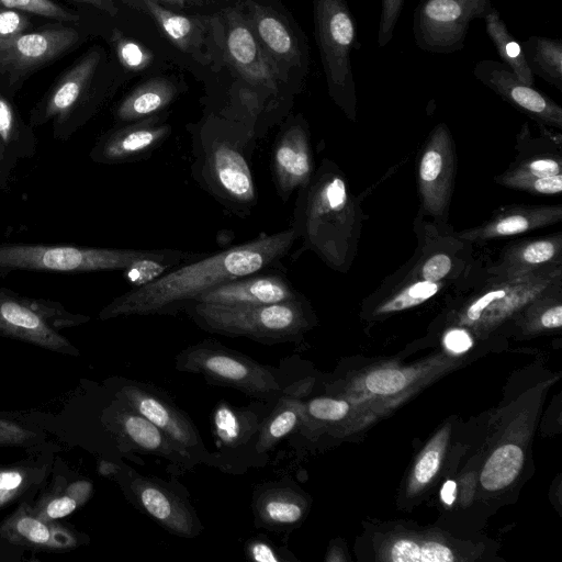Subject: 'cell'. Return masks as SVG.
Masks as SVG:
<instances>
[{"mask_svg": "<svg viewBox=\"0 0 562 562\" xmlns=\"http://www.w3.org/2000/svg\"><path fill=\"white\" fill-rule=\"evenodd\" d=\"M296 240L290 226L217 252H205L150 283L131 288L105 305L99 318L176 315L210 289L257 271L280 269Z\"/></svg>", "mask_w": 562, "mask_h": 562, "instance_id": "6da1fadb", "label": "cell"}, {"mask_svg": "<svg viewBox=\"0 0 562 562\" xmlns=\"http://www.w3.org/2000/svg\"><path fill=\"white\" fill-rule=\"evenodd\" d=\"M191 135L190 172L195 183L238 217L258 204L252 157L258 138L244 124L210 114L188 126Z\"/></svg>", "mask_w": 562, "mask_h": 562, "instance_id": "7a4b0ae2", "label": "cell"}, {"mask_svg": "<svg viewBox=\"0 0 562 562\" xmlns=\"http://www.w3.org/2000/svg\"><path fill=\"white\" fill-rule=\"evenodd\" d=\"M360 211L340 169L324 159L297 191L291 227L304 249L329 268L346 271L356 252Z\"/></svg>", "mask_w": 562, "mask_h": 562, "instance_id": "3957f363", "label": "cell"}, {"mask_svg": "<svg viewBox=\"0 0 562 562\" xmlns=\"http://www.w3.org/2000/svg\"><path fill=\"white\" fill-rule=\"evenodd\" d=\"M183 312L205 331L245 337L267 345L293 341L313 322V312L305 297L263 305L190 302Z\"/></svg>", "mask_w": 562, "mask_h": 562, "instance_id": "277c9868", "label": "cell"}, {"mask_svg": "<svg viewBox=\"0 0 562 562\" xmlns=\"http://www.w3.org/2000/svg\"><path fill=\"white\" fill-rule=\"evenodd\" d=\"M315 38L319 49L328 93L353 120L356 83L351 53L357 44V27L347 0H313Z\"/></svg>", "mask_w": 562, "mask_h": 562, "instance_id": "5b68a950", "label": "cell"}, {"mask_svg": "<svg viewBox=\"0 0 562 562\" xmlns=\"http://www.w3.org/2000/svg\"><path fill=\"white\" fill-rule=\"evenodd\" d=\"M149 249L0 244V278L13 271L69 273L124 271L145 257Z\"/></svg>", "mask_w": 562, "mask_h": 562, "instance_id": "8992f818", "label": "cell"}, {"mask_svg": "<svg viewBox=\"0 0 562 562\" xmlns=\"http://www.w3.org/2000/svg\"><path fill=\"white\" fill-rule=\"evenodd\" d=\"M176 367L179 371L200 373L215 383L257 398L268 400L281 391L272 368L213 340L201 341L179 352Z\"/></svg>", "mask_w": 562, "mask_h": 562, "instance_id": "52a82bcc", "label": "cell"}, {"mask_svg": "<svg viewBox=\"0 0 562 562\" xmlns=\"http://www.w3.org/2000/svg\"><path fill=\"white\" fill-rule=\"evenodd\" d=\"M491 0H419L413 13V36L422 50L452 54L464 47L470 23L483 19Z\"/></svg>", "mask_w": 562, "mask_h": 562, "instance_id": "ba28073f", "label": "cell"}, {"mask_svg": "<svg viewBox=\"0 0 562 562\" xmlns=\"http://www.w3.org/2000/svg\"><path fill=\"white\" fill-rule=\"evenodd\" d=\"M76 325L87 317L67 313L57 303L22 297L0 289V333L36 346L78 355L77 349L49 324Z\"/></svg>", "mask_w": 562, "mask_h": 562, "instance_id": "9c48e42d", "label": "cell"}, {"mask_svg": "<svg viewBox=\"0 0 562 562\" xmlns=\"http://www.w3.org/2000/svg\"><path fill=\"white\" fill-rule=\"evenodd\" d=\"M562 277V266L535 271L521 277L491 278L479 293L459 312V323L492 326L519 312L528 302Z\"/></svg>", "mask_w": 562, "mask_h": 562, "instance_id": "30bf717a", "label": "cell"}, {"mask_svg": "<svg viewBox=\"0 0 562 562\" xmlns=\"http://www.w3.org/2000/svg\"><path fill=\"white\" fill-rule=\"evenodd\" d=\"M270 169L276 192L288 202L314 175V157L306 120L290 116L277 134L271 149Z\"/></svg>", "mask_w": 562, "mask_h": 562, "instance_id": "8fae6325", "label": "cell"}, {"mask_svg": "<svg viewBox=\"0 0 562 562\" xmlns=\"http://www.w3.org/2000/svg\"><path fill=\"white\" fill-rule=\"evenodd\" d=\"M78 40L79 33L63 24L22 33L0 44V75H7L10 85L16 83L66 54Z\"/></svg>", "mask_w": 562, "mask_h": 562, "instance_id": "7c38bea8", "label": "cell"}, {"mask_svg": "<svg viewBox=\"0 0 562 562\" xmlns=\"http://www.w3.org/2000/svg\"><path fill=\"white\" fill-rule=\"evenodd\" d=\"M454 175V143L447 125L439 123L431 131L418 164L422 206L438 222H446Z\"/></svg>", "mask_w": 562, "mask_h": 562, "instance_id": "4fadbf2b", "label": "cell"}, {"mask_svg": "<svg viewBox=\"0 0 562 562\" xmlns=\"http://www.w3.org/2000/svg\"><path fill=\"white\" fill-rule=\"evenodd\" d=\"M100 58V49L93 47L67 69L32 110L30 125L37 127L53 121L54 136L60 138L74 112L88 95Z\"/></svg>", "mask_w": 562, "mask_h": 562, "instance_id": "5bb4252c", "label": "cell"}, {"mask_svg": "<svg viewBox=\"0 0 562 562\" xmlns=\"http://www.w3.org/2000/svg\"><path fill=\"white\" fill-rule=\"evenodd\" d=\"M172 126L162 113L117 125L103 134L90 151L98 164L120 165L148 159L170 136Z\"/></svg>", "mask_w": 562, "mask_h": 562, "instance_id": "9a60e30c", "label": "cell"}, {"mask_svg": "<svg viewBox=\"0 0 562 562\" xmlns=\"http://www.w3.org/2000/svg\"><path fill=\"white\" fill-rule=\"evenodd\" d=\"M473 75L540 126L562 128V108L547 94L519 80L504 63L492 59L480 60L473 67Z\"/></svg>", "mask_w": 562, "mask_h": 562, "instance_id": "2e32d148", "label": "cell"}, {"mask_svg": "<svg viewBox=\"0 0 562 562\" xmlns=\"http://www.w3.org/2000/svg\"><path fill=\"white\" fill-rule=\"evenodd\" d=\"M280 269L257 271L217 285L192 302L263 305L304 299Z\"/></svg>", "mask_w": 562, "mask_h": 562, "instance_id": "e0dca14e", "label": "cell"}, {"mask_svg": "<svg viewBox=\"0 0 562 562\" xmlns=\"http://www.w3.org/2000/svg\"><path fill=\"white\" fill-rule=\"evenodd\" d=\"M119 397L131 411L159 427L188 453L202 447L199 432L188 416L162 395L144 385L127 384L120 390Z\"/></svg>", "mask_w": 562, "mask_h": 562, "instance_id": "ac0fdd59", "label": "cell"}, {"mask_svg": "<svg viewBox=\"0 0 562 562\" xmlns=\"http://www.w3.org/2000/svg\"><path fill=\"white\" fill-rule=\"evenodd\" d=\"M168 40L181 52L202 64L214 59L218 18L176 13L154 0H142Z\"/></svg>", "mask_w": 562, "mask_h": 562, "instance_id": "d6986e66", "label": "cell"}, {"mask_svg": "<svg viewBox=\"0 0 562 562\" xmlns=\"http://www.w3.org/2000/svg\"><path fill=\"white\" fill-rule=\"evenodd\" d=\"M130 491L138 506L169 532L184 538L201 532L202 525L193 508L162 484L135 475Z\"/></svg>", "mask_w": 562, "mask_h": 562, "instance_id": "ffe728a7", "label": "cell"}, {"mask_svg": "<svg viewBox=\"0 0 562 562\" xmlns=\"http://www.w3.org/2000/svg\"><path fill=\"white\" fill-rule=\"evenodd\" d=\"M247 21L280 77L285 69H303L305 53L291 29L270 8L247 1Z\"/></svg>", "mask_w": 562, "mask_h": 562, "instance_id": "44dd1931", "label": "cell"}, {"mask_svg": "<svg viewBox=\"0 0 562 562\" xmlns=\"http://www.w3.org/2000/svg\"><path fill=\"white\" fill-rule=\"evenodd\" d=\"M562 205H513L499 209L479 226L461 231L456 236L469 243L518 235L560 223Z\"/></svg>", "mask_w": 562, "mask_h": 562, "instance_id": "7402d4cb", "label": "cell"}, {"mask_svg": "<svg viewBox=\"0 0 562 562\" xmlns=\"http://www.w3.org/2000/svg\"><path fill=\"white\" fill-rule=\"evenodd\" d=\"M558 266H562L561 233L507 246L488 272L493 278L509 279Z\"/></svg>", "mask_w": 562, "mask_h": 562, "instance_id": "603a6c76", "label": "cell"}, {"mask_svg": "<svg viewBox=\"0 0 562 562\" xmlns=\"http://www.w3.org/2000/svg\"><path fill=\"white\" fill-rule=\"evenodd\" d=\"M31 508L21 505L0 526V536L14 544L50 550L69 549L77 544L70 531L54 521L42 520Z\"/></svg>", "mask_w": 562, "mask_h": 562, "instance_id": "cb8c5ba5", "label": "cell"}, {"mask_svg": "<svg viewBox=\"0 0 562 562\" xmlns=\"http://www.w3.org/2000/svg\"><path fill=\"white\" fill-rule=\"evenodd\" d=\"M179 92L175 82L167 78H151L125 95L115 109L117 125L140 121L162 113Z\"/></svg>", "mask_w": 562, "mask_h": 562, "instance_id": "d4e9b609", "label": "cell"}, {"mask_svg": "<svg viewBox=\"0 0 562 562\" xmlns=\"http://www.w3.org/2000/svg\"><path fill=\"white\" fill-rule=\"evenodd\" d=\"M256 519L261 526L285 529L299 524L305 513L301 494L288 486H272L261 491L254 502Z\"/></svg>", "mask_w": 562, "mask_h": 562, "instance_id": "484cf974", "label": "cell"}, {"mask_svg": "<svg viewBox=\"0 0 562 562\" xmlns=\"http://www.w3.org/2000/svg\"><path fill=\"white\" fill-rule=\"evenodd\" d=\"M117 425L123 436L138 449L175 461L191 457L159 427L131 409L117 416Z\"/></svg>", "mask_w": 562, "mask_h": 562, "instance_id": "4316f807", "label": "cell"}, {"mask_svg": "<svg viewBox=\"0 0 562 562\" xmlns=\"http://www.w3.org/2000/svg\"><path fill=\"white\" fill-rule=\"evenodd\" d=\"M530 72L558 90H562V42L540 35H531L520 43Z\"/></svg>", "mask_w": 562, "mask_h": 562, "instance_id": "83f0119b", "label": "cell"}, {"mask_svg": "<svg viewBox=\"0 0 562 562\" xmlns=\"http://www.w3.org/2000/svg\"><path fill=\"white\" fill-rule=\"evenodd\" d=\"M485 30L502 60L524 83L535 87L533 75L530 72L520 43L508 31L501 13L494 7L483 18Z\"/></svg>", "mask_w": 562, "mask_h": 562, "instance_id": "f1b7e54d", "label": "cell"}, {"mask_svg": "<svg viewBox=\"0 0 562 562\" xmlns=\"http://www.w3.org/2000/svg\"><path fill=\"white\" fill-rule=\"evenodd\" d=\"M204 254L180 249H149L145 257L123 271L124 277L132 284V288H138Z\"/></svg>", "mask_w": 562, "mask_h": 562, "instance_id": "f546056e", "label": "cell"}, {"mask_svg": "<svg viewBox=\"0 0 562 562\" xmlns=\"http://www.w3.org/2000/svg\"><path fill=\"white\" fill-rule=\"evenodd\" d=\"M524 452L515 443H505L497 447L484 463L480 483L490 492L509 486L519 475L524 465Z\"/></svg>", "mask_w": 562, "mask_h": 562, "instance_id": "4dcf8cb0", "label": "cell"}, {"mask_svg": "<svg viewBox=\"0 0 562 562\" xmlns=\"http://www.w3.org/2000/svg\"><path fill=\"white\" fill-rule=\"evenodd\" d=\"M92 493L90 481H75L63 486L56 487L46 494L32 513L45 521H54L64 518L82 506Z\"/></svg>", "mask_w": 562, "mask_h": 562, "instance_id": "1f68e13d", "label": "cell"}, {"mask_svg": "<svg viewBox=\"0 0 562 562\" xmlns=\"http://www.w3.org/2000/svg\"><path fill=\"white\" fill-rule=\"evenodd\" d=\"M384 560L393 562H452L449 546L436 540L400 538L390 543Z\"/></svg>", "mask_w": 562, "mask_h": 562, "instance_id": "d6a6232c", "label": "cell"}, {"mask_svg": "<svg viewBox=\"0 0 562 562\" xmlns=\"http://www.w3.org/2000/svg\"><path fill=\"white\" fill-rule=\"evenodd\" d=\"M561 290L562 282L559 278L521 308L526 312L528 326L542 329H557L562 326Z\"/></svg>", "mask_w": 562, "mask_h": 562, "instance_id": "836d02e7", "label": "cell"}, {"mask_svg": "<svg viewBox=\"0 0 562 562\" xmlns=\"http://www.w3.org/2000/svg\"><path fill=\"white\" fill-rule=\"evenodd\" d=\"M445 285L443 281L406 280L378 304L374 314L386 315L415 307L435 296Z\"/></svg>", "mask_w": 562, "mask_h": 562, "instance_id": "e575fe53", "label": "cell"}, {"mask_svg": "<svg viewBox=\"0 0 562 562\" xmlns=\"http://www.w3.org/2000/svg\"><path fill=\"white\" fill-rule=\"evenodd\" d=\"M423 251L408 271L406 280H426L431 282H446V279L453 277L457 272L454 254L449 249L432 246L428 240Z\"/></svg>", "mask_w": 562, "mask_h": 562, "instance_id": "d590c367", "label": "cell"}, {"mask_svg": "<svg viewBox=\"0 0 562 562\" xmlns=\"http://www.w3.org/2000/svg\"><path fill=\"white\" fill-rule=\"evenodd\" d=\"M301 405L299 402L282 398L263 424L256 448L259 452L270 450L277 442L293 431L301 422Z\"/></svg>", "mask_w": 562, "mask_h": 562, "instance_id": "8d00e7d4", "label": "cell"}, {"mask_svg": "<svg viewBox=\"0 0 562 562\" xmlns=\"http://www.w3.org/2000/svg\"><path fill=\"white\" fill-rule=\"evenodd\" d=\"M560 154H533L516 160L512 167L495 178L502 184L505 181L519 178H541L559 175L562 171Z\"/></svg>", "mask_w": 562, "mask_h": 562, "instance_id": "74e56055", "label": "cell"}, {"mask_svg": "<svg viewBox=\"0 0 562 562\" xmlns=\"http://www.w3.org/2000/svg\"><path fill=\"white\" fill-rule=\"evenodd\" d=\"M448 430L442 429L426 446L419 459L415 463L411 488L416 491L429 483L439 470Z\"/></svg>", "mask_w": 562, "mask_h": 562, "instance_id": "f35d334b", "label": "cell"}, {"mask_svg": "<svg viewBox=\"0 0 562 562\" xmlns=\"http://www.w3.org/2000/svg\"><path fill=\"white\" fill-rule=\"evenodd\" d=\"M111 41L116 57L125 69L137 72L151 64L153 53L140 43L124 36L119 30L113 31Z\"/></svg>", "mask_w": 562, "mask_h": 562, "instance_id": "ab89813d", "label": "cell"}, {"mask_svg": "<svg viewBox=\"0 0 562 562\" xmlns=\"http://www.w3.org/2000/svg\"><path fill=\"white\" fill-rule=\"evenodd\" d=\"M0 5L60 22H77L79 15L58 5L53 0H0Z\"/></svg>", "mask_w": 562, "mask_h": 562, "instance_id": "60d3db41", "label": "cell"}, {"mask_svg": "<svg viewBox=\"0 0 562 562\" xmlns=\"http://www.w3.org/2000/svg\"><path fill=\"white\" fill-rule=\"evenodd\" d=\"M408 383V376L400 369H378L364 380L369 392L376 395H391L401 392Z\"/></svg>", "mask_w": 562, "mask_h": 562, "instance_id": "b9f144b4", "label": "cell"}, {"mask_svg": "<svg viewBox=\"0 0 562 562\" xmlns=\"http://www.w3.org/2000/svg\"><path fill=\"white\" fill-rule=\"evenodd\" d=\"M22 124L12 104L0 94V139L4 147L18 151L22 139Z\"/></svg>", "mask_w": 562, "mask_h": 562, "instance_id": "7bdbcfd3", "label": "cell"}, {"mask_svg": "<svg viewBox=\"0 0 562 562\" xmlns=\"http://www.w3.org/2000/svg\"><path fill=\"white\" fill-rule=\"evenodd\" d=\"M502 186L532 194H560L562 190V173L541 178L513 179L503 182Z\"/></svg>", "mask_w": 562, "mask_h": 562, "instance_id": "ee69618b", "label": "cell"}, {"mask_svg": "<svg viewBox=\"0 0 562 562\" xmlns=\"http://www.w3.org/2000/svg\"><path fill=\"white\" fill-rule=\"evenodd\" d=\"M404 3L405 0H381V13L376 34L379 47L386 46L393 38Z\"/></svg>", "mask_w": 562, "mask_h": 562, "instance_id": "f6af8a7d", "label": "cell"}, {"mask_svg": "<svg viewBox=\"0 0 562 562\" xmlns=\"http://www.w3.org/2000/svg\"><path fill=\"white\" fill-rule=\"evenodd\" d=\"M349 409L348 402L330 397H316L307 404V413L313 418L323 422L341 420L348 415Z\"/></svg>", "mask_w": 562, "mask_h": 562, "instance_id": "bcb514c9", "label": "cell"}, {"mask_svg": "<svg viewBox=\"0 0 562 562\" xmlns=\"http://www.w3.org/2000/svg\"><path fill=\"white\" fill-rule=\"evenodd\" d=\"M30 26L26 12L0 5V44L25 33Z\"/></svg>", "mask_w": 562, "mask_h": 562, "instance_id": "7dc6e473", "label": "cell"}, {"mask_svg": "<svg viewBox=\"0 0 562 562\" xmlns=\"http://www.w3.org/2000/svg\"><path fill=\"white\" fill-rule=\"evenodd\" d=\"M26 475L18 469L0 471V507L12 501L25 485Z\"/></svg>", "mask_w": 562, "mask_h": 562, "instance_id": "c3c4849f", "label": "cell"}, {"mask_svg": "<svg viewBox=\"0 0 562 562\" xmlns=\"http://www.w3.org/2000/svg\"><path fill=\"white\" fill-rule=\"evenodd\" d=\"M36 435L19 424L0 419V447L24 446L34 440Z\"/></svg>", "mask_w": 562, "mask_h": 562, "instance_id": "681fc988", "label": "cell"}, {"mask_svg": "<svg viewBox=\"0 0 562 562\" xmlns=\"http://www.w3.org/2000/svg\"><path fill=\"white\" fill-rule=\"evenodd\" d=\"M247 553L249 559L259 562H278L280 558L273 550V548L261 540H254L247 547Z\"/></svg>", "mask_w": 562, "mask_h": 562, "instance_id": "f907efd6", "label": "cell"}, {"mask_svg": "<svg viewBox=\"0 0 562 562\" xmlns=\"http://www.w3.org/2000/svg\"><path fill=\"white\" fill-rule=\"evenodd\" d=\"M445 345L450 351L461 353L471 348L472 340L465 330L453 329L446 335Z\"/></svg>", "mask_w": 562, "mask_h": 562, "instance_id": "816d5d0a", "label": "cell"}, {"mask_svg": "<svg viewBox=\"0 0 562 562\" xmlns=\"http://www.w3.org/2000/svg\"><path fill=\"white\" fill-rule=\"evenodd\" d=\"M77 2L87 3L95 7L108 13L111 16H115L117 14V8L113 0H75Z\"/></svg>", "mask_w": 562, "mask_h": 562, "instance_id": "f5cc1de1", "label": "cell"}, {"mask_svg": "<svg viewBox=\"0 0 562 562\" xmlns=\"http://www.w3.org/2000/svg\"><path fill=\"white\" fill-rule=\"evenodd\" d=\"M456 488H457V484L454 481L448 480L445 482V484L441 488V492H440V496H441L442 502L446 505L450 506L453 504V502L456 499Z\"/></svg>", "mask_w": 562, "mask_h": 562, "instance_id": "db71d44e", "label": "cell"}, {"mask_svg": "<svg viewBox=\"0 0 562 562\" xmlns=\"http://www.w3.org/2000/svg\"><path fill=\"white\" fill-rule=\"evenodd\" d=\"M158 3H167L169 5H175L179 8H190L195 5H202L209 2L210 0H154Z\"/></svg>", "mask_w": 562, "mask_h": 562, "instance_id": "11a10c76", "label": "cell"}, {"mask_svg": "<svg viewBox=\"0 0 562 562\" xmlns=\"http://www.w3.org/2000/svg\"><path fill=\"white\" fill-rule=\"evenodd\" d=\"M99 471L102 475L115 474L119 471L117 465L102 461L99 465Z\"/></svg>", "mask_w": 562, "mask_h": 562, "instance_id": "9f6ffc18", "label": "cell"}, {"mask_svg": "<svg viewBox=\"0 0 562 562\" xmlns=\"http://www.w3.org/2000/svg\"><path fill=\"white\" fill-rule=\"evenodd\" d=\"M4 148L5 147H4L3 143L0 139V166H1V162H2V159H3Z\"/></svg>", "mask_w": 562, "mask_h": 562, "instance_id": "6f0895ef", "label": "cell"}]
</instances>
